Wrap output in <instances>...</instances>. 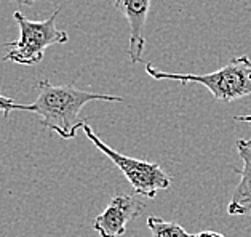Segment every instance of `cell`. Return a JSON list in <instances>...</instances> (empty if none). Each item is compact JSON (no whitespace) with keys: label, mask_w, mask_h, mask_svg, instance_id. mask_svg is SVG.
<instances>
[{"label":"cell","mask_w":251,"mask_h":237,"mask_svg":"<svg viewBox=\"0 0 251 237\" xmlns=\"http://www.w3.org/2000/svg\"><path fill=\"white\" fill-rule=\"evenodd\" d=\"M37 100L30 105V112L40 117L42 125L58 133L63 139H72L87 124L80 119V111L91 101L122 103V96L93 93L77 88L74 83L53 85L48 79L37 83Z\"/></svg>","instance_id":"obj_1"},{"label":"cell","mask_w":251,"mask_h":237,"mask_svg":"<svg viewBox=\"0 0 251 237\" xmlns=\"http://www.w3.org/2000/svg\"><path fill=\"white\" fill-rule=\"evenodd\" d=\"M146 74L155 80H177L179 83H200L208 88L214 100L232 103L251 95V59L247 54L237 56L219 71L210 74H175L146 64Z\"/></svg>","instance_id":"obj_2"},{"label":"cell","mask_w":251,"mask_h":237,"mask_svg":"<svg viewBox=\"0 0 251 237\" xmlns=\"http://www.w3.org/2000/svg\"><path fill=\"white\" fill-rule=\"evenodd\" d=\"M61 8L42 21H34L24 16L21 11H15L13 18L20 27V39L7 42L3 47L8 48V53L3 56V61H10L20 66H35L44 59L45 50L51 45H63L69 40V34L63 29H58L56 20Z\"/></svg>","instance_id":"obj_3"},{"label":"cell","mask_w":251,"mask_h":237,"mask_svg":"<svg viewBox=\"0 0 251 237\" xmlns=\"http://www.w3.org/2000/svg\"><path fill=\"white\" fill-rule=\"evenodd\" d=\"M83 132L85 136L96 146V149H100L104 156L109 157V160L124 173L128 183L131 184L133 191L139 196L154 199L158 191H165L170 187L171 178L158 163L134 159V157L117 153L109 144L104 143L88 124L83 125Z\"/></svg>","instance_id":"obj_4"},{"label":"cell","mask_w":251,"mask_h":237,"mask_svg":"<svg viewBox=\"0 0 251 237\" xmlns=\"http://www.w3.org/2000/svg\"><path fill=\"white\" fill-rule=\"evenodd\" d=\"M146 204L130 194H115L109 205L93 221V229L100 237H120L125 234L128 223L144 211Z\"/></svg>","instance_id":"obj_5"},{"label":"cell","mask_w":251,"mask_h":237,"mask_svg":"<svg viewBox=\"0 0 251 237\" xmlns=\"http://www.w3.org/2000/svg\"><path fill=\"white\" fill-rule=\"evenodd\" d=\"M114 5L125 16L130 26V42H128L126 54L131 64L143 61L146 47L144 29L148 23L151 0H114Z\"/></svg>","instance_id":"obj_6"},{"label":"cell","mask_w":251,"mask_h":237,"mask_svg":"<svg viewBox=\"0 0 251 237\" xmlns=\"http://www.w3.org/2000/svg\"><path fill=\"white\" fill-rule=\"evenodd\" d=\"M235 148L243 165L242 168H234V172L240 175V183L232 194L227 213L245 216L251 215V139H237Z\"/></svg>","instance_id":"obj_7"},{"label":"cell","mask_w":251,"mask_h":237,"mask_svg":"<svg viewBox=\"0 0 251 237\" xmlns=\"http://www.w3.org/2000/svg\"><path fill=\"white\" fill-rule=\"evenodd\" d=\"M148 228L152 237H194V234H189L181 224L165 221L158 216L148 218Z\"/></svg>","instance_id":"obj_8"},{"label":"cell","mask_w":251,"mask_h":237,"mask_svg":"<svg viewBox=\"0 0 251 237\" xmlns=\"http://www.w3.org/2000/svg\"><path fill=\"white\" fill-rule=\"evenodd\" d=\"M13 111H30V105H20V103H16L13 98L0 95V112H2L5 117H10V114Z\"/></svg>","instance_id":"obj_9"},{"label":"cell","mask_w":251,"mask_h":237,"mask_svg":"<svg viewBox=\"0 0 251 237\" xmlns=\"http://www.w3.org/2000/svg\"><path fill=\"white\" fill-rule=\"evenodd\" d=\"M194 237H224L221 233H216V231H201L199 234H194Z\"/></svg>","instance_id":"obj_10"},{"label":"cell","mask_w":251,"mask_h":237,"mask_svg":"<svg viewBox=\"0 0 251 237\" xmlns=\"http://www.w3.org/2000/svg\"><path fill=\"white\" fill-rule=\"evenodd\" d=\"M234 119L237 120V122H247L251 125V115H235Z\"/></svg>","instance_id":"obj_11"},{"label":"cell","mask_w":251,"mask_h":237,"mask_svg":"<svg viewBox=\"0 0 251 237\" xmlns=\"http://www.w3.org/2000/svg\"><path fill=\"white\" fill-rule=\"evenodd\" d=\"M8 2H15V3L24 5V7H29V5H32L34 2H37V0H8Z\"/></svg>","instance_id":"obj_12"}]
</instances>
